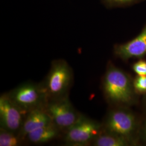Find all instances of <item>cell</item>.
<instances>
[{
    "label": "cell",
    "instance_id": "obj_3",
    "mask_svg": "<svg viewBox=\"0 0 146 146\" xmlns=\"http://www.w3.org/2000/svg\"><path fill=\"white\" fill-rule=\"evenodd\" d=\"M140 119L129 107H111L102 123L104 131L120 136L140 144L138 131Z\"/></svg>",
    "mask_w": 146,
    "mask_h": 146
},
{
    "label": "cell",
    "instance_id": "obj_7",
    "mask_svg": "<svg viewBox=\"0 0 146 146\" xmlns=\"http://www.w3.org/2000/svg\"><path fill=\"white\" fill-rule=\"evenodd\" d=\"M28 113L21 110L7 93L0 97V128L20 134Z\"/></svg>",
    "mask_w": 146,
    "mask_h": 146
},
{
    "label": "cell",
    "instance_id": "obj_17",
    "mask_svg": "<svg viewBox=\"0 0 146 146\" xmlns=\"http://www.w3.org/2000/svg\"><path fill=\"white\" fill-rule=\"evenodd\" d=\"M143 101H142V104L143 107L144 108V110H146V94L143 95Z\"/></svg>",
    "mask_w": 146,
    "mask_h": 146
},
{
    "label": "cell",
    "instance_id": "obj_4",
    "mask_svg": "<svg viewBox=\"0 0 146 146\" xmlns=\"http://www.w3.org/2000/svg\"><path fill=\"white\" fill-rule=\"evenodd\" d=\"M6 93L16 105L27 113L44 107L47 102L41 83L25 82Z\"/></svg>",
    "mask_w": 146,
    "mask_h": 146
},
{
    "label": "cell",
    "instance_id": "obj_11",
    "mask_svg": "<svg viewBox=\"0 0 146 146\" xmlns=\"http://www.w3.org/2000/svg\"><path fill=\"white\" fill-rule=\"evenodd\" d=\"M138 145L135 142L124 137L104 131V130L92 143L94 146H132Z\"/></svg>",
    "mask_w": 146,
    "mask_h": 146
},
{
    "label": "cell",
    "instance_id": "obj_2",
    "mask_svg": "<svg viewBox=\"0 0 146 146\" xmlns=\"http://www.w3.org/2000/svg\"><path fill=\"white\" fill-rule=\"evenodd\" d=\"M73 81V70L68 63L63 59L53 60L46 78L41 82L47 101L69 96Z\"/></svg>",
    "mask_w": 146,
    "mask_h": 146
},
{
    "label": "cell",
    "instance_id": "obj_15",
    "mask_svg": "<svg viewBox=\"0 0 146 146\" xmlns=\"http://www.w3.org/2000/svg\"><path fill=\"white\" fill-rule=\"evenodd\" d=\"M133 71L140 76H146V61L142 58L134 63L132 66Z\"/></svg>",
    "mask_w": 146,
    "mask_h": 146
},
{
    "label": "cell",
    "instance_id": "obj_12",
    "mask_svg": "<svg viewBox=\"0 0 146 146\" xmlns=\"http://www.w3.org/2000/svg\"><path fill=\"white\" fill-rule=\"evenodd\" d=\"M24 140L19 133L0 128V146H20Z\"/></svg>",
    "mask_w": 146,
    "mask_h": 146
},
{
    "label": "cell",
    "instance_id": "obj_6",
    "mask_svg": "<svg viewBox=\"0 0 146 146\" xmlns=\"http://www.w3.org/2000/svg\"><path fill=\"white\" fill-rule=\"evenodd\" d=\"M44 108L52 124L64 133L78 120L81 115L73 106L69 96L48 100Z\"/></svg>",
    "mask_w": 146,
    "mask_h": 146
},
{
    "label": "cell",
    "instance_id": "obj_5",
    "mask_svg": "<svg viewBox=\"0 0 146 146\" xmlns=\"http://www.w3.org/2000/svg\"><path fill=\"white\" fill-rule=\"evenodd\" d=\"M102 131V123L81 114L78 120L64 132V140L68 146L92 145Z\"/></svg>",
    "mask_w": 146,
    "mask_h": 146
},
{
    "label": "cell",
    "instance_id": "obj_13",
    "mask_svg": "<svg viewBox=\"0 0 146 146\" xmlns=\"http://www.w3.org/2000/svg\"><path fill=\"white\" fill-rule=\"evenodd\" d=\"M146 0H102L108 8L125 7L141 3Z\"/></svg>",
    "mask_w": 146,
    "mask_h": 146
},
{
    "label": "cell",
    "instance_id": "obj_16",
    "mask_svg": "<svg viewBox=\"0 0 146 146\" xmlns=\"http://www.w3.org/2000/svg\"><path fill=\"white\" fill-rule=\"evenodd\" d=\"M138 139L140 144L146 145V116L142 119H140L138 131Z\"/></svg>",
    "mask_w": 146,
    "mask_h": 146
},
{
    "label": "cell",
    "instance_id": "obj_8",
    "mask_svg": "<svg viewBox=\"0 0 146 146\" xmlns=\"http://www.w3.org/2000/svg\"><path fill=\"white\" fill-rule=\"evenodd\" d=\"M114 54L125 61L131 58L145 57L146 55V23L135 38L128 42L115 44Z\"/></svg>",
    "mask_w": 146,
    "mask_h": 146
},
{
    "label": "cell",
    "instance_id": "obj_1",
    "mask_svg": "<svg viewBox=\"0 0 146 146\" xmlns=\"http://www.w3.org/2000/svg\"><path fill=\"white\" fill-rule=\"evenodd\" d=\"M102 89L111 107H130L137 104L138 94L131 76L110 61L102 81Z\"/></svg>",
    "mask_w": 146,
    "mask_h": 146
},
{
    "label": "cell",
    "instance_id": "obj_9",
    "mask_svg": "<svg viewBox=\"0 0 146 146\" xmlns=\"http://www.w3.org/2000/svg\"><path fill=\"white\" fill-rule=\"evenodd\" d=\"M52 123L44 107L37 108L29 111L22 125L20 135L25 139L28 134L33 131Z\"/></svg>",
    "mask_w": 146,
    "mask_h": 146
},
{
    "label": "cell",
    "instance_id": "obj_14",
    "mask_svg": "<svg viewBox=\"0 0 146 146\" xmlns=\"http://www.w3.org/2000/svg\"><path fill=\"white\" fill-rule=\"evenodd\" d=\"M133 85L138 95L146 94V76L137 75L133 79Z\"/></svg>",
    "mask_w": 146,
    "mask_h": 146
},
{
    "label": "cell",
    "instance_id": "obj_10",
    "mask_svg": "<svg viewBox=\"0 0 146 146\" xmlns=\"http://www.w3.org/2000/svg\"><path fill=\"white\" fill-rule=\"evenodd\" d=\"M61 132V131L51 123L29 133L25 139L34 144H43L56 139Z\"/></svg>",
    "mask_w": 146,
    "mask_h": 146
}]
</instances>
